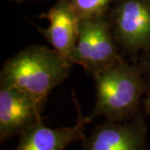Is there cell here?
Wrapping results in <instances>:
<instances>
[{
    "mask_svg": "<svg viewBox=\"0 0 150 150\" xmlns=\"http://www.w3.org/2000/svg\"><path fill=\"white\" fill-rule=\"evenodd\" d=\"M142 109L144 113L150 115V88L145 93L144 98L142 101Z\"/></svg>",
    "mask_w": 150,
    "mask_h": 150,
    "instance_id": "8fae6325",
    "label": "cell"
},
{
    "mask_svg": "<svg viewBox=\"0 0 150 150\" xmlns=\"http://www.w3.org/2000/svg\"><path fill=\"white\" fill-rule=\"evenodd\" d=\"M75 104L78 118L74 125L50 128L41 121L19 135L14 150H65L72 144L83 139L86 125L90 121L82 114L77 101Z\"/></svg>",
    "mask_w": 150,
    "mask_h": 150,
    "instance_id": "ba28073f",
    "label": "cell"
},
{
    "mask_svg": "<svg viewBox=\"0 0 150 150\" xmlns=\"http://www.w3.org/2000/svg\"><path fill=\"white\" fill-rule=\"evenodd\" d=\"M69 2L79 20H83L107 17L113 0H69Z\"/></svg>",
    "mask_w": 150,
    "mask_h": 150,
    "instance_id": "9c48e42d",
    "label": "cell"
},
{
    "mask_svg": "<svg viewBox=\"0 0 150 150\" xmlns=\"http://www.w3.org/2000/svg\"><path fill=\"white\" fill-rule=\"evenodd\" d=\"M107 17L79 20L78 41L71 57L92 77L122 60Z\"/></svg>",
    "mask_w": 150,
    "mask_h": 150,
    "instance_id": "3957f363",
    "label": "cell"
},
{
    "mask_svg": "<svg viewBox=\"0 0 150 150\" xmlns=\"http://www.w3.org/2000/svg\"><path fill=\"white\" fill-rule=\"evenodd\" d=\"M42 111L37 103L23 92L0 87V143H5L43 121Z\"/></svg>",
    "mask_w": 150,
    "mask_h": 150,
    "instance_id": "8992f818",
    "label": "cell"
},
{
    "mask_svg": "<svg viewBox=\"0 0 150 150\" xmlns=\"http://www.w3.org/2000/svg\"><path fill=\"white\" fill-rule=\"evenodd\" d=\"M118 48L132 58L150 47V0H113L108 14Z\"/></svg>",
    "mask_w": 150,
    "mask_h": 150,
    "instance_id": "277c9868",
    "label": "cell"
},
{
    "mask_svg": "<svg viewBox=\"0 0 150 150\" xmlns=\"http://www.w3.org/2000/svg\"><path fill=\"white\" fill-rule=\"evenodd\" d=\"M39 18L48 21V27L39 28V33L51 48L72 64L71 57L79 37V18L69 0H56L54 5Z\"/></svg>",
    "mask_w": 150,
    "mask_h": 150,
    "instance_id": "52a82bcc",
    "label": "cell"
},
{
    "mask_svg": "<svg viewBox=\"0 0 150 150\" xmlns=\"http://www.w3.org/2000/svg\"><path fill=\"white\" fill-rule=\"evenodd\" d=\"M72 65L53 48L31 45L4 64L0 72V87L23 92L43 110L49 93L68 79Z\"/></svg>",
    "mask_w": 150,
    "mask_h": 150,
    "instance_id": "6da1fadb",
    "label": "cell"
},
{
    "mask_svg": "<svg viewBox=\"0 0 150 150\" xmlns=\"http://www.w3.org/2000/svg\"><path fill=\"white\" fill-rule=\"evenodd\" d=\"M10 2H13V3H16V4H23V3H25V2H28V1H36V2H38V1H46V0H8Z\"/></svg>",
    "mask_w": 150,
    "mask_h": 150,
    "instance_id": "7c38bea8",
    "label": "cell"
},
{
    "mask_svg": "<svg viewBox=\"0 0 150 150\" xmlns=\"http://www.w3.org/2000/svg\"><path fill=\"white\" fill-rule=\"evenodd\" d=\"M95 81L96 99L89 121L103 117L111 121H124L142 113V101L146 92L144 74L138 63L123 59L98 73Z\"/></svg>",
    "mask_w": 150,
    "mask_h": 150,
    "instance_id": "7a4b0ae2",
    "label": "cell"
},
{
    "mask_svg": "<svg viewBox=\"0 0 150 150\" xmlns=\"http://www.w3.org/2000/svg\"><path fill=\"white\" fill-rule=\"evenodd\" d=\"M138 64L139 65L144 76L150 79V47L140 54Z\"/></svg>",
    "mask_w": 150,
    "mask_h": 150,
    "instance_id": "30bf717a",
    "label": "cell"
},
{
    "mask_svg": "<svg viewBox=\"0 0 150 150\" xmlns=\"http://www.w3.org/2000/svg\"><path fill=\"white\" fill-rule=\"evenodd\" d=\"M83 150H147L144 113L124 120H107L83 139Z\"/></svg>",
    "mask_w": 150,
    "mask_h": 150,
    "instance_id": "5b68a950",
    "label": "cell"
}]
</instances>
